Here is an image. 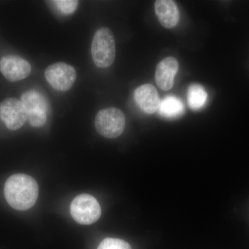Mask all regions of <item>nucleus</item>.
I'll return each instance as SVG.
<instances>
[{"mask_svg": "<svg viewBox=\"0 0 249 249\" xmlns=\"http://www.w3.org/2000/svg\"><path fill=\"white\" fill-rule=\"evenodd\" d=\"M39 195L35 178L25 174L10 177L4 185V196L8 204L17 211H27L35 205Z\"/></svg>", "mask_w": 249, "mask_h": 249, "instance_id": "f257e3e1", "label": "nucleus"}, {"mask_svg": "<svg viewBox=\"0 0 249 249\" xmlns=\"http://www.w3.org/2000/svg\"><path fill=\"white\" fill-rule=\"evenodd\" d=\"M93 62L100 68L110 67L115 60L116 45L110 29L102 27L95 33L91 43Z\"/></svg>", "mask_w": 249, "mask_h": 249, "instance_id": "f03ea898", "label": "nucleus"}, {"mask_svg": "<svg viewBox=\"0 0 249 249\" xmlns=\"http://www.w3.org/2000/svg\"><path fill=\"white\" fill-rule=\"evenodd\" d=\"M95 127L98 133L107 139L119 137L125 127V118L122 111L109 107L98 111L95 118Z\"/></svg>", "mask_w": 249, "mask_h": 249, "instance_id": "7ed1b4c3", "label": "nucleus"}, {"mask_svg": "<svg viewBox=\"0 0 249 249\" xmlns=\"http://www.w3.org/2000/svg\"><path fill=\"white\" fill-rule=\"evenodd\" d=\"M70 211L73 219L78 224L90 225L97 222L101 215L99 203L94 196L81 194L72 201Z\"/></svg>", "mask_w": 249, "mask_h": 249, "instance_id": "20e7f679", "label": "nucleus"}, {"mask_svg": "<svg viewBox=\"0 0 249 249\" xmlns=\"http://www.w3.org/2000/svg\"><path fill=\"white\" fill-rule=\"evenodd\" d=\"M27 113V120L32 127H42L47 120L49 105L43 95L36 90H29L21 96Z\"/></svg>", "mask_w": 249, "mask_h": 249, "instance_id": "39448f33", "label": "nucleus"}, {"mask_svg": "<svg viewBox=\"0 0 249 249\" xmlns=\"http://www.w3.org/2000/svg\"><path fill=\"white\" fill-rule=\"evenodd\" d=\"M76 71L71 65L57 62L49 65L45 71L47 82L54 89L60 91L70 90L76 80Z\"/></svg>", "mask_w": 249, "mask_h": 249, "instance_id": "423d86ee", "label": "nucleus"}, {"mask_svg": "<svg viewBox=\"0 0 249 249\" xmlns=\"http://www.w3.org/2000/svg\"><path fill=\"white\" fill-rule=\"evenodd\" d=\"M0 119L11 130L21 128L27 121V113L22 101L7 98L0 103Z\"/></svg>", "mask_w": 249, "mask_h": 249, "instance_id": "0eeeda50", "label": "nucleus"}, {"mask_svg": "<svg viewBox=\"0 0 249 249\" xmlns=\"http://www.w3.org/2000/svg\"><path fill=\"white\" fill-rule=\"evenodd\" d=\"M31 66L29 62L16 55H5L0 59V72L11 82L19 81L29 76Z\"/></svg>", "mask_w": 249, "mask_h": 249, "instance_id": "6e6552de", "label": "nucleus"}, {"mask_svg": "<svg viewBox=\"0 0 249 249\" xmlns=\"http://www.w3.org/2000/svg\"><path fill=\"white\" fill-rule=\"evenodd\" d=\"M134 100L139 107L147 114L159 110L160 100L158 91L151 84L142 85L134 91Z\"/></svg>", "mask_w": 249, "mask_h": 249, "instance_id": "1a4fd4ad", "label": "nucleus"}, {"mask_svg": "<svg viewBox=\"0 0 249 249\" xmlns=\"http://www.w3.org/2000/svg\"><path fill=\"white\" fill-rule=\"evenodd\" d=\"M178 69V61L173 57H168L157 65L155 80L157 85L162 90L168 91L173 88L174 80Z\"/></svg>", "mask_w": 249, "mask_h": 249, "instance_id": "9d476101", "label": "nucleus"}, {"mask_svg": "<svg viewBox=\"0 0 249 249\" xmlns=\"http://www.w3.org/2000/svg\"><path fill=\"white\" fill-rule=\"evenodd\" d=\"M156 15L163 27L172 29L178 24L179 14L176 3L171 0H158L155 3Z\"/></svg>", "mask_w": 249, "mask_h": 249, "instance_id": "9b49d317", "label": "nucleus"}, {"mask_svg": "<svg viewBox=\"0 0 249 249\" xmlns=\"http://www.w3.org/2000/svg\"><path fill=\"white\" fill-rule=\"evenodd\" d=\"M183 105L178 98L169 96L160 101L159 112L162 116L168 119H174L181 116L183 112Z\"/></svg>", "mask_w": 249, "mask_h": 249, "instance_id": "f8f14e48", "label": "nucleus"}, {"mask_svg": "<svg viewBox=\"0 0 249 249\" xmlns=\"http://www.w3.org/2000/svg\"><path fill=\"white\" fill-rule=\"evenodd\" d=\"M208 94L200 85L193 84L188 90V102L191 109L198 110L204 106Z\"/></svg>", "mask_w": 249, "mask_h": 249, "instance_id": "ddd939ff", "label": "nucleus"}, {"mask_svg": "<svg viewBox=\"0 0 249 249\" xmlns=\"http://www.w3.org/2000/svg\"><path fill=\"white\" fill-rule=\"evenodd\" d=\"M97 249H132L130 245L124 240L107 237L104 239Z\"/></svg>", "mask_w": 249, "mask_h": 249, "instance_id": "4468645a", "label": "nucleus"}, {"mask_svg": "<svg viewBox=\"0 0 249 249\" xmlns=\"http://www.w3.org/2000/svg\"><path fill=\"white\" fill-rule=\"evenodd\" d=\"M52 2L60 12L65 15L73 14L76 11L78 5V1H75V0H56Z\"/></svg>", "mask_w": 249, "mask_h": 249, "instance_id": "2eb2a0df", "label": "nucleus"}]
</instances>
